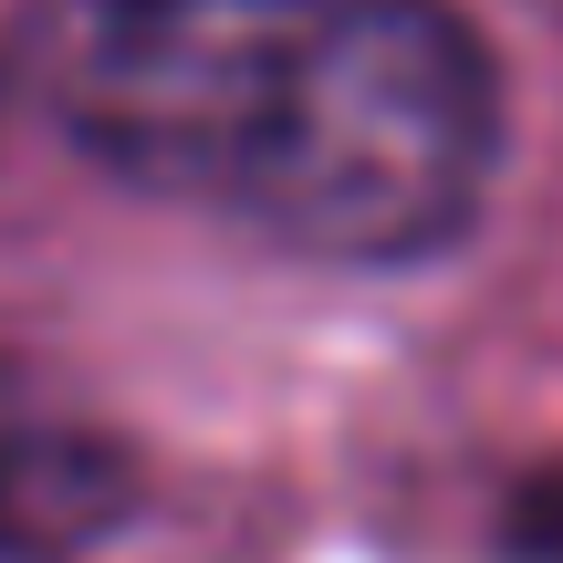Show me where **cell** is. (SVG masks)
Here are the masks:
<instances>
[{
	"label": "cell",
	"instance_id": "obj_2",
	"mask_svg": "<svg viewBox=\"0 0 563 563\" xmlns=\"http://www.w3.org/2000/svg\"><path fill=\"white\" fill-rule=\"evenodd\" d=\"M146 501V460L95 407L0 365V563H74Z\"/></svg>",
	"mask_w": 563,
	"mask_h": 563
},
{
	"label": "cell",
	"instance_id": "obj_1",
	"mask_svg": "<svg viewBox=\"0 0 563 563\" xmlns=\"http://www.w3.org/2000/svg\"><path fill=\"white\" fill-rule=\"evenodd\" d=\"M11 63L95 167L302 262H428L501 167L449 0H21Z\"/></svg>",
	"mask_w": 563,
	"mask_h": 563
},
{
	"label": "cell",
	"instance_id": "obj_3",
	"mask_svg": "<svg viewBox=\"0 0 563 563\" xmlns=\"http://www.w3.org/2000/svg\"><path fill=\"white\" fill-rule=\"evenodd\" d=\"M511 543H522V563H563V470L522 490V511H511Z\"/></svg>",
	"mask_w": 563,
	"mask_h": 563
}]
</instances>
